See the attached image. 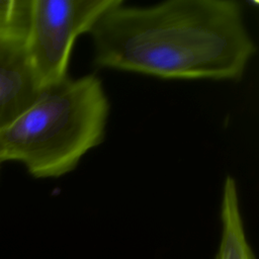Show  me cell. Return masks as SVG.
I'll use <instances>...</instances> for the list:
<instances>
[{"instance_id": "obj_2", "label": "cell", "mask_w": 259, "mask_h": 259, "mask_svg": "<svg viewBox=\"0 0 259 259\" xmlns=\"http://www.w3.org/2000/svg\"><path fill=\"white\" fill-rule=\"evenodd\" d=\"M109 101L101 80L86 75L46 88L0 131V162L22 163L36 178L73 171L105 138Z\"/></svg>"}, {"instance_id": "obj_6", "label": "cell", "mask_w": 259, "mask_h": 259, "mask_svg": "<svg viewBox=\"0 0 259 259\" xmlns=\"http://www.w3.org/2000/svg\"><path fill=\"white\" fill-rule=\"evenodd\" d=\"M30 0H0V40L24 41Z\"/></svg>"}, {"instance_id": "obj_1", "label": "cell", "mask_w": 259, "mask_h": 259, "mask_svg": "<svg viewBox=\"0 0 259 259\" xmlns=\"http://www.w3.org/2000/svg\"><path fill=\"white\" fill-rule=\"evenodd\" d=\"M90 33L98 67L168 79L236 81L256 52L242 7L231 0L121 2Z\"/></svg>"}, {"instance_id": "obj_3", "label": "cell", "mask_w": 259, "mask_h": 259, "mask_svg": "<svg viewBox=\"0 0 259 259\" xmlns=\"http://www.w3.org/2000/svg\"><path fill=\"white\" fill-rule=\"evenodd\" d=\"M122 0H30L24 49L42 89L68 79L76 38Z\"/></svg>"}, {"instance_id": "obj_5", "label": "cell", "mask_w": 259, "mask_h": 259, "mask_svg": "<svg viewBox=\"0 0 259 259\" xmlns=\"http://www.w3.org/2000/svg\"><path fill=\"white\" fill-rule=\"evenodd\" d=\"M221 218L223 231L217 259H255L244 231L237 182L230 175L223 186Z\"/></svg>"}, {"instance_id": "obj_4", "label": "cell", "mask_w": 259, "mask_h": 259, "mask_svg": "<svg viewBox=\"0 0 259 259\" xmlns=\"http://www.w3.org/2000/svg\"><path fill=\"white\" fill-rule=\"evenodd\" d=\"M24 41L0 40V131L9 125L40 96Z\"/></svg>"}]
</instances>
